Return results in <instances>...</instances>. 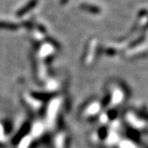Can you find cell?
Here are the masks:
<instances>
[{
	"mask_svg": "<svg viewBox=\"0 0 148 148\" xmlns=\"http://www.w3.org/2000/svg\"><path fill=\"white\" fill-rule=\"evenodd\" d=\"M19 26L15 23H8V22H0V29H9V30H16Z\"/></svg>",
	"mask_w": 148,
	"mask_h": 148,
	"instance_id": "2",
	"label": "cell"
},
{
	"mask_svg": "<svg viewBox=\"0 0 148 148\" xmlns=\"http://www.w3.org/2000/svg\"><path fill=\"white\" fill-rule=\"evenodd\" d=\"M37 3H38V0H30V1L26 5H24L22 9L19 10V12L17 13V16H23L25 14L29 13L31 9L36 6Z\"/></svg>",
	"mask_w": 148,
	"mask_h": 148,
	"instance_id": "1",
	"label": "cell"
},
{
	"mask_svg": "<svg viewBox=\"0 0 148 148\" xmlns=\"http://www.w3.org/2000/svg\"><path fill=\"white\" fill-rule=\"evenodd\" d=\"M81 8L86 10L88 12H90V13H93V14H98L100 13V9L97 6H94V5H81Z\"/></svg>",
	"mask_w": 148,
	"mask_h": 148,
	"instance_id": "3",
	"label": "cell"
},
{
	"mask_svg": "<svg viewBox=\"0 0 148 148\" xmlns=\"http://www.w3.org/2000/svg\"><path fill=\"white\" fill-rule=\"evenodd\" d=\"M67 1H68V0H61V3H62V5H64Z\"/></svg>",
	"mask_w": 148,
	"mask_h": 148,
	"instance_id": "4",
	"label": "cell"
}]
</instances>
